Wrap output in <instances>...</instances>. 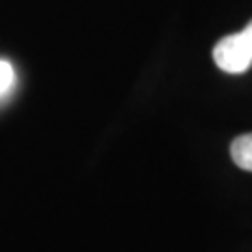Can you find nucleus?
<instances>
[{"label": "nucleus", "mask_w": 252, "mask_h": 252, "mask_svg": "<svg viewBox=\"0 0 252 252\" xmlns=\"http://www.w3.org/2000/svg\"><path fill=\"white\" fill-rule=\"evenodd\" d=\"M213 60L219 69L226 73H245L252 65V45L243 32L230 34L217 41L213 49Z\"/></svg>", "instance_id": "f257e3e1"}, {"label": "nucleus", "mask_w": 252, "mask_h": 252, "mask_svg": "<svg viewBox=\"0 0 252 252\" xmlns=\"http://www.w3.org/2000/svg\"><path fill=\"white\" fill-rule=\"evenodd\" d=\"M230 153H232V159L239 168L252 172V133L237 136L232 142Z\"/></svg>", "instance_id": "f03ea898"}, {"label": "nucleus", "mask_w": 252, "mask_h": 252, "mask_svg": "<svg viewBox=\"0 0 252 252\" xmlns=\"http://www.w3.org/2000/svg\"><path fill=\"white\" fill-rule=\"evenodd\" d=\"M13 77H15L13 75V67L8 62L0 60V94H4V92H8L11 88Z\"/></svg>", "instance_id": "7ed1b4c3"}, {"label": "nucleus", "mask_w": 252, "mask_h": 252, "mask_svg": "<svg viewBox=\"0 0 252 252\" xmlns=\"http://www.w3.org/2000/svg\"><path fill=\"white\" fill-rule=\"evenodd\" d=\"M241 32H243L245 37H247V39L251 41V45H252V21L249 23V25H247V27L243 28V30H241Z\"/></svg>", "instance_id": "20e7f679"}]
</instances>
